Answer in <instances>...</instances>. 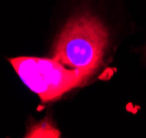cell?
<instances>
[{
	"label": "cell",
	"mask_w": 146,
	"mask_h": 138,
	"mask_svg": "<svg viewBox=\"0 0 146 138\" xmlns=\"http://www.w3.org/2000/svg\"><path fill=\"white\" fill-rule=\"evenodd\" d=\"M15 71L43 102L55 101L89 77L78 69H67L55 59L18 57L9 59Z\"/></svg>",
	"instance_id": "obj_2"
},
{
	"label": "cell",
	"mask_w": 146,
	"mask_h": 138,
	"mask_svg": "<svg viewBox=\"0 0 146 138\" xmlns=\"http://www.w3.org/2000/svg\"><path fill=\"white\" fill-rule=\"evenodd\" d=\"M108 43L102 22L89 13L67 22L54 45L53 59L69 69H78L90 76L100 65Z\"/></svg>",
	"instance_id": "obj_1"
}]
</instances>
